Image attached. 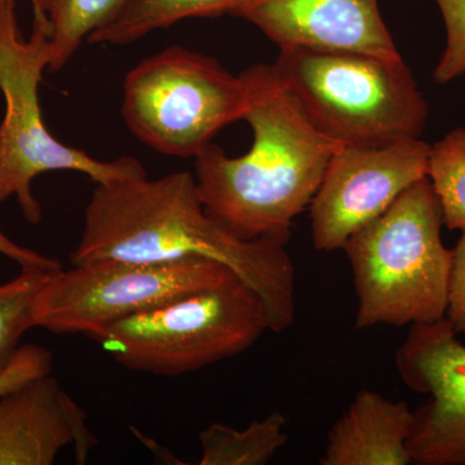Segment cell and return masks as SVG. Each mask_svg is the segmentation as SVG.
I'll use <instances>...</instances> for the list:
<instances>
[{
  "instance_id": "6da1fadb",
  "label": "cell",
  "mask_w": 465,
  "mask_h": 465,
  "mask_svg": "<svg viewBox=\"0 0 465 465\" xmlns=\"http://www.w3.org/2000/svg\"><path fill=\"white\" fill-rule=\"evenodd\" d=\"M101 259L222 262L262 300L269 331H286L295 322V266L286 244L241 240L217 224L188 171L96 183L70 262Z\"/></svg>"
},
{
  "instance_id": "7a4b0ae2",
  "label": "cell",
  "mask_w": 465,
  "mask_h": 465,
  "mask_svg": "<svg viewBox=\"0 0 465 465\" xmlns=\"http://www.w3.org/2000/svg\"><path fill=\"white\" fill-rule=\"evenodd\" d=\"M241 74L252 146L229 157L211 143L194 158L195 183L207 215L235 237L287 244L293 220L311 206L341 143L309 121L273 66L256 64Z\"/></svg>"
},
{
  "instance_id": "3957f363",
  "label": "cell",
  "mask_w": 465,
  "mask_h": 465,
  "mask_svg": "<svg viewBox=\"0 0 465 465\" xmlns=\"http://www.w3.org/2000/svg\"><path fill=\"white\" fill-rule=\"evenodd\" d=\"M442 208L428 177L342 247L353 272L357 329L433 323L448 313L452 250L440 238Z\"/></svg>"
},
{
  "instance_id": "277c9868",
  "label": "cell",
  "mask_w": 465,
  "mask_h": 465,
  "mask_svg": "<svg viewBox=\"0 0 465 465\" xmlns=\"http://www.w3.org/2000/svg\"><path fill=\"white\" fill-rule=\"evenodd\" d=\"M272 66L309 121L335 142L421 139L430 106L403 57L286 47Z\"/></svg>"
},
{
  "instance_id": "5b68a950",
  "label": "cell",
  "mask_w": 465,
  "mask_h": 465,
  "mask_svg": "<svg viewBox=\"0 0 465 465\" xmlns=\"http://www.w3.org/2000/svg\"><path fill=\"white\" fill-rule=\"evenodd\" d=\"M16 2L0 0V92L5 113L0 124V204L16 198L26 222L38 225L41 203L33 194L39 174L75 171L94 183L148 176L133 157L100 161L74 146L58 142L43 121L39 84L51 64L48 23L34 11L33 34L25 41L18 29Z\"/></svg>"
},
{
  "instance_id": "8992f818",
  "label": "cell",
  "mask_w": 465,
  "mask_h": 465,
  "mask_svg": "<svg viewBox=\"0 0 465 465\" xmlns=\"http://www.w3.org/2000/svg\"><path fill=\"white\" fill-rule=\"evenodd\" d=\"M265 331L264 302L232 273L215 286L124 318L94 341L125 369L180 376L240 356Z\"/></svg>"
},
{
  "instance_id": "52a82bcc",
  "label": "cell",
  "mask_w": 465,
  "mask_h": 465,
  "mask_svg": "<svg viewBox=\"0 0 465 465\" xmlns=\"http://www.w3.org/2000/svg\"><path fill=\"white\" fill-rule=\"evenodd\" d=\"M243 76L213 57L171 45L134 67L124 79L122 116L150 148L195 158L247 109Z\"/></svg>"
},
{
  "instance_id": "ba28073f",
  "label": "cell",
  "mask_w": 465,
  "mask_h": 465,
  "mask_svg": "<svg viewBox=\"0 0 465 465\" xmlns=\"http://www.w3.org/2000/svg\"><path fill=\"white\" fill-rule=\"evenodd\" d=\"M234 273L206 259L140 262L101 259L54 272L34 300L35 327L94 341L109 326L208 289ZM235 274V273H234Z\"/></svg>"
},
{
  "instance_id": "9c48e42d",
  "label": "cell",
  "mask_w": 465,
  "mask_h": 465,
  "mask_svg": "<svg viewBox=\"0 0 465 465\" xmlns=\"http://www.w3.org/2000/svg\"><path fill=\"white\" fill-rule=\"evenodd\" d=\"M430 145L421 139L341 143L332 155L311 211L312 241L322 252L342 250L407 188L427 177Z\"/></svg>"
},
{
  "instance_id": "30bf717a",
  "label": "cell",
  "mask_w": 465,
  "mask_h": 465,
  "mask_svg": "<svg viewBox=\"0 0 465 465\" xmlns=\"http://www.w3.org/2000/svg\"><path fill=\"white\" fill-rule=\"evenodd\" d=\"M448 318L410 327L396 354L410 390L430 400L414 411L411 464L465 465V345Z\"/></svg>"
},
{
  "instance_id": "8fae6325",
  "label": "cell",
  "mask_w": 465,
  "mask_h": 465,
  "mask_svg": "<svg viewBox=\"0 0 465 465\" xmlns=\"http://www.w3.org/2000/svg\"><path fill=\"white\" fill-rule=\"evenodd\" d=\"M225 15L249 21L278 48L402 57L379 0H232Z\"/></svg>"
},
{
  "instance_id": "7c38bea8",
  "label": "cell",
  "mask_w": 465,
  "mask_h": 465,
  "mask_svg": "<svg viewBox=\"0 0 465 465\" xmlns=\"http://www.w3.org/2000/svg\"><path fill=\"white\" fill-rule=\"evenodd\" d=\"M99 440L51 374L0 396V465H51L66 446L84 464Z\"/></svg>"
},
{
  "instance_id": "4fadbf2b",
  "label": "cell",
  "mask_w": 465,
  "mask_h": 465,
  "mask_svg": "<svg viewBox=\"0 0 465 465\" xmlns=\"http://www.w3.org/2000/svg\"><path fill=\"white\" fill-rule=\"evenodd\" d=\"M414 411L405 401L378 391H358L353 402L330 428L321 465H409L407 442Z\"/></svg>"
},
{
  "instance_id": "5bb4252c",
  "label": "cell",
  "mask_w": 465,
  "mask_h": 465,
  "mask_svg": "<svg viewBox=\"0 0 465 465\" xmlns=\"http://www.w3.org/2000/svg\"><path fill=\"white\" fill-rule=\"evenodd\" d=\"M133 0H32L33 11L48 23L51 64L58 72L74 56L92 33L108 25Z\"/></svg>"
},
{
  "instance_id": "9a60e30c",
  "label": "cell",
  "mask_w": 465,
  "mask_h": 465,
  "mask_svg": "<svg viewBox=\"0 0 465 465\" xmlns=\"http://www.w3.org/2000/svg\"><path fill=\"white\" fill-rule=\"evenodd\" d=\"M286 416L272 412L244 430L213 423L200 433V465H264L287 442Z\"/></svg>"
},
{
  "instance_id": "2e32d148",
  "label": "cell",
  "mask_w": 465,
  "mask_h": 465,
  "mask_svg": "<svg viewBox=\"0 0 465 465\" xmlns=\"http://www.w3.org/2000/svg\"><path fill=\"white\" fill-rule=\"evenodd\" d=\"M232 0H133L108 25L88 36L94 45H127L186 18L219 17Z\"/></svg>"
},
{
  "instance_id": "e0dca14e",
  "label": "cell",
  "mask_w": 465,
  "mask_h": 465,
  "mask_svg": "<svg viewBox=\"0 0 465 465\" xmlns=\"http://www.w3.org/2000/svg\"><path fill=\"white\" fill-rule=\"evenodd\" d=\"M427 177L439 197L443 226L465 232V128L430 145Z\"/></svg>"
},
{
  "instance_id": "ac0fdd59",
  "label": "cell",
  "mask_w": 465,
  "mask_h": 465,
  "mask_svg": "<svg viewBox=\"0 0 465 465\" xmlns=\"http://www.w3.org/2000/svg\"><path fill=\"white\" fill-rule=\"evenodd\" d=\"M52 273L21 269L16 278L0 284V374L16 357L24 333L35 327L34 300Z\"/></svg>"
},
{
  "instance_id": "d6986e66",
  "label": "cell",
  "mask_w": 465,
  "mask_h": 465,
  "mask_svg": "<svg viewBox=\"0 0 465 465\" xmlns=\"http://www.w3.org/2000/svg\"><path fill=\"white\" fill-rule=\"evenodd\" d=\"M446 29V45L433 72L437 84L465 74V0H436Z\"/></svg>"
},
{
  "instance_id": "ffe728a7",
  "label": "cell",
  "mask_w": 465,
  "mask_h": 465,
  "mask_svg": "<svg viewBox=\"0 0 465 465\" xmlns=\"http://www.w3.org/2000/svg\"><path fill=\"white\" fill-rule=\"evenodd\" d=\"M54 357L47 348L36 344L21 345L11 365L0 374V396L25 382L51 374Z\"/></svg>"
},
{
  "instance_id": "44dd1931",
  "label": "cell",
  "mask_w": 465,
  "mask_h": 465,
  "mask_svg": "<svg viewBox=\"0 0 465 465\" xmlns=\"http://www.w3.org/2000/svg\"><path fill=\"white\" fill-rule=\"evenodd\" d=\"M446 318L459 335L465 336V232L452 250L451 280Z\"/></svg>"
},
{
  "instance_id": "7402d4cb",
  "label": "cell",
  "mask_w": 465,
  "mask_h": 465,
  "mask_svg": "<svg viewBox=\"0 0 465 465\" xmlns=\"http://www.w3.org/2000/svg\"><path fill=\"white\" fill-rule=\"evenodd\" d=\"M0 253L16 262L21 269H41L45 272H57L63 269L58 260L43 255L38 251L21 246L0 231Z\"/></svg>"
}]
</instances>
